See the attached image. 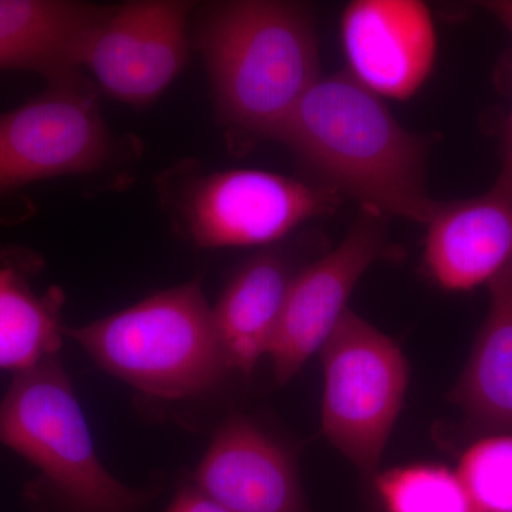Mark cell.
<instances>
[{
	"label": "cell",
	"mask_w": 512,
	"mask_h": 512,
	"mask_svg": "<svg viewBox=\"0 0 512 512\" xmlns=\"http://www.w3.org/2000/svg\"><path fill=\"white\" fill-rule=\"evenodd\" d=\"M386 254L382 218L362 211L338 247L295 275L268 353L276 382L288 383L322 349L357 282Z\"/></svg>",
	"instance_id": "9"
},
{
	"label": "cell",
	"mask_w": 512,
	"mask_h": 512,
	"mask_svg": "<svg viewBox=\"0 0 512 512\" xmlns=\"http://www.w3.org/2000/svg\"><path fill=\"white\" fill-rule=\"evenodd\" d=\"M426 227L424 266L446 291L490 285L512 266V195L494 185L478 197L440 201Z\"/></svg>",
	"instance_id": "11"
},
{
	"label": "cell",
	"mask_w": 512,
	"mask_h": 512,
	"mask_svg": "<svg viewBox=\"0 0 512 512\" xmlns=\"http://www.w3.org/2000/svg\"><path fill=\"white\" fill-rule=\"evenodd\" d=\"M343 198L318 183L268 171L204 175L185 191L181 218L200 248L269 245L312 218L335 212Z\"/></svg>",
	"instance_id": "7"
},
{
	"label": "cell",
	"mask_w": 512,
	"mask_h": 512,
	"mask_svg": "<svg viewBox=\"0 0 512 512\" xmlns=\"http://www.w3.org/2000/svg\"><path fill=\"white\" fill-rule=\"evenodd\" d=\"M192 484L231 512H302L291 458L245 419L217 431Z\"/></svg>",
	"instance_id": "12"
},
{
	"label": "cell",
	"mask_w": 512,
	"mask_h": 512,
	"mask_svg": "<svg viewBox=\"0 0 512 512\" xmlns=\"http://www.w3.org/2000/svg\"><path fill=\"white\" fill-rule=\"evenodd\" d=\"M191 9L190 2L181 0L113 6L90 37L82 66L111 99L148 106L187 64Z\"/></svg>",
	"instance_id": "8"
},
{
	"label": "cell",
	"mask_w": 512,
	"mask_h": 512,
	"mask_svg": "<svg viewBox=\"0 0 512 512\" xmlns=\"http://www.w3.org/2000/svg\"><path fill=\"white\" fill-rule=\"evenodd\" d=\"M197 47L218 116L242 143L276 141L322 77L315 25L298 3H218L201 19Z\"/></svg>",
	"instance_id": "2"
},
{
	"label": "cell",
	"mask_w": 512,
	"mask_h": 512,
	"mask_svg": "<svg viewBox=\"0 0 512 512\" xmlns=\"http://www.w3.org/2000/svg\"><path fill=\"white\" fill-rule=\"evenodd\" d=\"M111 153L96 90L79 74L49 82L0 114V200L50 178L93 173Z\"/></svg>",
	"instance_id": "6"
},
{
	"label": "cell",
	"mask_w": 512,
	"mask_h": 512,
	"mask_svg": "<svg viewBox=\"0 0 512 512\" xmlns=\"http://www.w3.org/2000/svg\"><path fill=\"white\" fill-rule=\"evenodd\" d=\"M478 5L497 19L512 35V0H487Z\"/></svg>",
	"instance_id": "21"
},
{
	"label": "cell",
	"mask_w": 512,
	"mask_h": 512,
	"mask_svg": "<svg viewBox=\"0 0 512 512\" xmlns=\"http://www.w3.org/2000/svg\"><path fill=\"white\" fill-rule=\"evenodd\" d=\"M457 476L476 512H512V436L488 437L468 448Z\"/></svg>",
	"instance_id": "18"
},
{
	"label": "cell",
	"mask_w": 512,
	"mask_h": 512,
	"mask_svg": "<svg viewBox=\"0 0 512 512\" xmlns=\"http://www.w3.org/2000/svg\"><path fill=\"white\" fill-rule=\"evenodd\" d=\"M167 512H231L220 503L202 493L194 484L184 485L178 490Z\"/></svg>",
	"instance_id": "19"
},
{
	"label": "cell",
	"mask_w": 512,
	"mask_h": 512,
	"mask_svg": "<svg viewBox=\"0 0 512 512\" xmlns=\"http://www.w3.org/2000/svg\"><path fill=\"white\" fill-rule=\"evenodd\" d=\"M389 512H476L457 473L446 467H400L377 478Z\"/></svg>",
	"instance_id": "17"
},
{
	"label": "cell",
	"mask_w": 512,
	"mask_h": 512,
	"mask_svg": "<svg viewBox=\"0 0 512 512\" xmlns=\"http://www.w3.org/2000/svg\"><path fill=\"white\" fill-rule=\"evenodd\" d=\"M494 187L512 195V110L507 120L504 134L503 167Z\"/></svg>",
	"instance_id": "20"
},
{
	"label": "cell",
	"mask_w": 512,
	"mask_h": 512,
	"mask_svg": "<svg viewBox=\"0 0 512 512\" xmlns=\"http://www.w3.org/2000/svg\"><path fill=\"white\" fill-rule=\"evenodd\" d=\"M104 370L163 400L210 392L229 372L200 282L167 289L80 328H64Z\"/></svg>",
	"instance_id": "3"
},
{
	"label": "cell",
	"mask_w": 512,
	"mask_h": 512,
	"mask_svg": "<svg viewBox=\"0 0 512 512\" xmlns=\"http://www.w3.org/2000/svg\"><path fill=\"white\" fill-rule=\"evenodd\" d=\"M348 72L382 99H410L429 79L437 37L426 3L355 0L343 10Z\"/></svg>",
	"instance_id": "10"
},
{
	"label": "cell",
	"mask_w": 512,
	"mask_h": 512,
	"mask_svg": "<svg viewBox=\"0 0 512 512\" xmlns=\"http://www.w3.org/2000/svg\"><path fill=\"white\" fill-rule=\"evenodd\" d=\"M0 443L30 461L79 511L131 512L143 503L101 464L59 356L13 377L0 402Z\"/></svg>",
	"instance_id": "4"
},
{
	"label": "cell",
	"mask_w": 512,
	"mask_h": 512,
	"mask_svg": "<svg viewBox=\"0 0 512 512\" xmlns=\"http://www.w3.org/2000/svg\"><path fill=\"white\" fill-rule=\"evenodd\" d=\"M488 286L487 318L450 397L474 426L512 433V266Z\"/></svg>",
	"instance_id": "15"
},
{
	"label": "cell",
	"mask_w": 512,
	"mask_h": 512,
	"mask_svg": "<svg viewBox=\"0 0 512 512\" xmlns=\"http://www.w3.org/2000/svg\"><path fill=\"white\" fill-rule=\"evenodd\" d=\"M111 8L67 0H0V70L79 74L84 50Z\"/></svg>",
	"instance_id": "13"
},
{
	"label": "cell",
	"mask_w": 512,
	"mask_h": 512,
	"mask_svg": "<svg viewBox=\"0 0 512 512\" xmlns=\"http://www.w3.org/2000/svg\"><path fill=\"white\" fill-rule=\"evenodd\" d=\"M322 431L365 476L375 473L402 410L409 366L402 349L346 311L320 349Z\"/></svg>",
	"instance_id": "5"
},
{
	"label": "cell",
	"mask_w": 512,
	"mask_h": 512,
	"mask_svg": "<svg viewBox=\"0 0 512 512\" xmlns=\"http://www.w3.org/2000/svg\"><path fill=\"white\" fill-rule=\"evenodd\" d=\"M293 278L284 256L265 251L248 259L231 279L212 309L229 370L249 377L268 355Z\"/></svg>",
	"instance_id": "14"
},
{
	"label": "cell",
	"mask_w": 512,
	"mask_h": 512,
	"mask_svg": "<svg viewBox=\"0 0 512 512\" xmlns=\"http://www.w3.org/2000/svg\"><path fill=\"white\" fill-rule=\"evenodd\" d=\"M276 141L295 154L315 183L382 220L427 225L437 210L440 201L426 190V141L348 72L320 77Z\"/></svg>",
	"instance_id": "1"
},
{
	"label": "cell",
	"mask_w": 512,
	"mask_h": 512,
	"mask_svg": "<svg viewBox=\"0 0 512 512\" xmlns=\"http://www.w3.org/2000/svg\"><path fill=\"white\" fill-rule=\"evenodd\" d=\"M63 295H39L15 259L0 261V369L20 373L59 355Z\"/></svg>",
	"instance_id": "16"
}]
</instances>
